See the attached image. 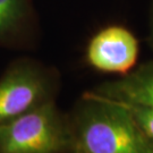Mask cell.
<instances>
[{
  "label": "cell",
  "mask_w": 153,
  "mask_h": 153,
  "mask_svg": "<svg viewBox=\"0 0 153 153\" xmlns=\"http://www.w3.org/2000/svg\"><path fill=\"white\" fill-rule=\"evenodd\" d=\"M52 75L35 62L10 66L0 78V124L53 100Z\"/></svg>",
  "instance_id": "3"
},
{
  "label": "cell",
  "mask_w": 153,
  "mask_h": 153,
  "mask_svg": "<svg viewBox=\"0 0 153 153\" xmlns=\"http://www.w3.org/2000/svg\"><path fill=\"white\" fill-rule=\"evenodd\" d=\"M121 103H124L128 108L137 126L141 128L144 135L153 143V107L145 104L125 103V102Z\"/></svg>",
  "instance_id": "6"
},
{
  "label": "cell",
  "mask_w": 153,
  "mask_h": 153,
  "mask_svg": "<svg viewBox=\"0 0 153 153\" xmlns=\"http://www.w3.org/2000/svg\"><path fill=\"white\" fill-rule=\"evenodd\" d=\"M93 93L119 102L153 107V60L116 81L104 83Z\"/></svg>",
  "instance_id": "5"
},
{
  "label": "cell",
  "mask_w": 153,
  "mask_h": 153,
  "mask_svg": "<svg viewBox=\"0 0 153 153\" xmlns=\"http://www.w3.org/2000/svg\"><path fill=\"white\" fill-rule=\"evenodd\" d=\"M85 58L88 65L97 71L123 76L136 65L138 41L126 27L107 26L90 40Z\"/></svg>",
  "instance_id": "4"
},
{
  "label": "cell",
  "mask_w": 153,
  "mask_h": 153,
  "mask_svg": "<svg viewBox=\"0 0 153 153\" xmlns=\"http://www.w3.org/2000/svg\"><path fill=\"white\" fill-rule=\"evenodd\" d=\"M23 10V0H0V33L15 25Z\"/></svg>",
  "instance_id": "7"
},
{
  "label": "cell",
  "mask_w": 153,
  "mask_h": 153,
  "mask_svg": "<svg viewBox=\"0 0 153 153\" xmlns=\"http://www.w3.org/2000/svg\"><path fill=\"white\" fill-rule=\"evenodd\" d=\"M68 116L48 101L0 124V153H71Z\"/></svg>",
  "instance_id": "2"
},
{
  "label": "cell",
  "mask_w": 153,
  "mask_h": 153,
  "mask_svg": "<svg viewBox=\"0 0 153 153\" xmlns=\"http://www.w3.org/2000/svg\"><path fill=\"white\" fill-rule=\"evenodd\" d=\"M149 43L153 51V4L151 8V14H150V33H149Z\"/></svg>",
  "instance_id": "8"
},
{
  "label": "cell",
  "mask_w": 153,
  "mask_h": 153,
  "mask_svg": "<svg viewBox=\"0 0 153 153\" xmlns=\"http://www.w3.org/2000/svg\"><path fill=\"white\" fill-rule=\"evenodd\" d=\"M71 153H78V152H76V151H73V152H71Z\"/></svg>",
  "instance_id": "9"
},
{
  "label": "cell",
  "mask_w": 153,
  "mask_h": 153,
  "mask_svg": "<svg viewBox=\"0 0 153 153\" xmlns=\"http://www.w3.org/2000/svg\"><path fill=\"white\" fill-rule=\"evenodd\" d=\"M67 116L73 151L153 153V143L144 135L131 111L121 102L90 92Z\"/></svg>",
  "instance_id": "1"
}]
</instances>
